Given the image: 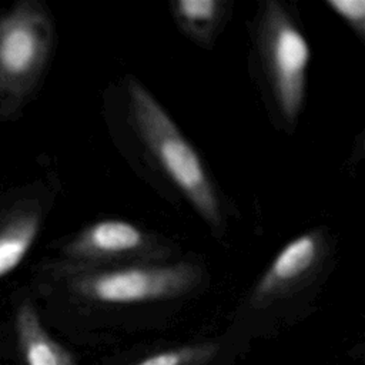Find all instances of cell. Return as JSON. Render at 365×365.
Here are the masks:
<instances>
[{
  "instance_id": "1",
  "label": "cell",
  "mask_w": 365,
  "mask_h": 365,
  "mask_svg": "<svg viewBox=\"0 0 365 365\" xmlns=\"http://www.w3.org/2000/svg\"><path fill=\"white\" fill-rule=\"evenodd\" d=\"M127 94L133 125L147 151L200 217L211 228H221L220 200L195 148L138 80L127 81Z\"/></svg>"
},
{
  "instance_id": "2",
  "label": "cell",
  "mask_w": 365,
  "mask_h": 365,
  "mask_svg": "<svg viewBox=\"0 0 365 365\" xmlns=\"http://www.w3.org/2000/svg\"><path fill=\"white\" fill-rule=\"evenodd\" d=\"M201 279L197 265L128 264L110 268L73 271L70 285L81 298L110 305L170 299L190 292Z\"/></svg>"
},
{
  "instance_id": "3",
  "label": "cell",
  "mask_w": 365,
  "mask_h": 365,
  "mask_svg": "<svg viewBox=\"0 0 365 365\" xmlns=\"http://www.w3.org/2000/svg\"><path fill=\"white\" fill-rule=\"evenodd\" d=\"M258 47L275 101L292 125L302 108L311 50L287 10L269 0L262 13Z\"/></svg>"
},
{
  "instance_id": "4",
  "label": "cell",
  "mask_w": 365,
  "mask_h": 365,
  "mask_svg": "<svg viewBox=\"0 0 365 365\" xmlns=\"http://www.w3.org/2000/svg\"><path fill=\"white\" fill-rule=\"evenodd\" d=\"M53 29L34 3H21L0 19V94H21L48 58Z\"/></svg>"
},
{
  "instance_id": "5",
  "label": "cell",
  "mask_w": 365,
  "mask_h": 365,
  "mask_svg": "<svg viewBox=\"0 0 365 365\" xmlns=\"http://www.w3.org/2000/svg\"><path fill=\"white\" fill-rule=\"evenodd\" d=\"M77 269L110 268L147 262L158 257L154 240L140 227L117 218L96 221L83 228L64 248Z\"/></svg>"
},
{
  "instance_id": "6",
  "label": "cell",
  "mask_w": 365,
  "mask_h": 365,
  "mask_svg": "<svg viewBox=\"0 0 365 365\" xmlns=\"http://www.w3.org/2000/svg\"><path fill=\"white\" fill-rule=\"evenodd\" d=\"M324 255L322 231L314 230L292 238L257 281L251 294V305L264 308L297 292L318 271Z\"/></svg>"
},
{
  "instance_id": "7",
  "label": "cell",
  "mask_w": 365,
  "mask_h": 365,
  "mask_svg": "<svg viewBox=\"0 0 365 365\" xmlns=\"http://www.w3.org/2000/svg\"><path fill=\"white\" fill-rule=\"evenodd\" d=\"M14 325L24 365H77L73 355L44 329L30 302L19 307Z\"/></svg>"
},
{
  "instance_id": "8",
  "label": "cell",
  "mask_w": 365,
  "mask_h": 365,
  "mask_svg": "<svg viewBox=\"0 0 365 365\" xmlns=\"http://www.w3.org/2000/svg\"><path fill=\"white\" fill-rule=\"evenodd\" d=\"M40 230V214L36 208L13 212L0 224V278L14 271L24 259Z\"/></svg>"
},
{
  "instance_id": "9",
  "label": "cell",
  "mask_w": 365,
  "mask_h": 365,
  "mask_svg": "<svg viewBox=\"0 0 365 365\" xmlns=\"http://www.w3.org/2000/svg\"><path fill=\"white\" fill-rule=\"evenodd\" d=\"M171 13L185 36L208 46L224 21L227 3L222 0H177L171 4Z\"/></svg>"
},
{
  "instance_id": "10",
  "label": "cell",
  "mask_w": 365,
  "mask_h": 365,
  "mask_svg": "<svg viewBox=\"0 0 365 365\" xmlns=\"http://www.w3.org/2000/svg\"><path fill=\"white\" fill-rule=\"evenodd\" d=\"M218 351L215 342L188 344L150 355L135 365H208Z\"/></svg>"
},
{
  "instance_id": "11",
  "label": "cell",
  "mask_w": 365,
  "mask_h": 365,
  "mask_svg": "<svg viewBox=\"0 0 365 365\" xmlns=\"http://www.w3.org/2000/svg\"><path fill=\"white\" fill-rule=\"evenodd\" d=\"M325 4L344 20L351 30L364 40L365 36V1L364 0H325Z\"/></svg>"
}]
</instances>
